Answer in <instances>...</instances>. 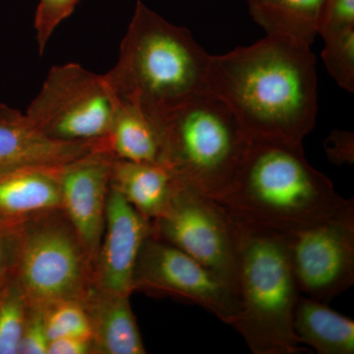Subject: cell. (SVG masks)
<instances>
[{
  "mask_svg": "<svg viewBox=\"0 0 354 354\" xmlns=\"http://www.w3.org/2000/svg\"><path fill=\"white\" fill-rule=\"evenodd\" d=\"M129 298L93 286L81 300L90 320L95 354L146 353Z\"/></svg>",
  "mask_w": 354,
  "mask_h": 354,
  "instance_id": "5bb4252c",
  "label": "cell"
},
{
  "mask_svg": "<svg viewBox=\"0 0 354 354\" xmlns=\"http://www.w3.org/2000/svg\"><path fill=\"white\" fill-rule=\"evenodd\" d=\"M28 304L12 274L0 283V354H18Z\"/></svg>",
  "mask_w": 354,
  "mask_h": 354,
  "instance_id": "ffe728a7",
  "label": "cell"
},
{
  "mask_svg": "<svg viewBox=\"0 0 354 354\" xmlns=\"http://www.w3.org/2000/svg\"><path fill=\"white\" fill-rule=\"evenodd\" d=\"M79 0H39L34 27L39 55H43L53 32L75 10Z\"/></svg>",
  "mask_w": 354,
  "mask_h": 354,
  "instance_id": "603a6c76",
  "label": "cell"
},
{
  "mask_svg": "<svg viewBox=\"0 0 354 354\" xmlns=\"http://www.w3.org/2000/svg\"><path fill=\"white\" fill-rule=\"evenodd\" d=\"M113 158L97 148L58 169L62 209L93 262L104 234Z\"/></svg>",
  "mask_w": 354,
  "mask_h": 354,
  "instance_id": "8fae6325",
  "label": "cell"
},
{
  "mask_svg": "<svg viewBox=\"0 0 354 354\" xmlns=\"http://www.w3.org/2000/svg\"><path fill=\"white\" fill-rule=\"evenodd\" d=\"M208 92L227 104L249 138L302 143L318 113L315 55L307 44L267 35L212 55Z\"/></svg>",
  "mask_w": 354,
  "mask_h": 354,
  "instance_id": "6da1fadb",
  "label": "cell"
},
{
  "mask_svg": "<svg viewBox=\"0 0 354 354\" xmlns=\"http://www.w3.org/2000/svg\"><path fill=\"white\" fill-rule=\"evenodd\" d=\"M21 223L0 221V283L12 274Z\"/></svg>",
  "mask_w": 354,
  "mask_h": 354,
  "instance_id": "484cf974",
  "label": "cell"
},
{
  "mask_svg": "<svg viewBox=\"0 0 354 354\" xmlns=\"http://www.w3.org/2000/svg\"><path fill=\"white\" fill-rule=\"evenodd\" d=\"M59 167L0 172V221L21 223L39 213L62 209Z\"/></svg>",
  "mask_w": 354,
  "mask_h": 354,
  "instance_id": "9a60e30c",
  "label": "cell"
},
{
  "mask_svg": "<svg viewBox=\"0 0 354 354\" xmlns=\"http://www.w3.org/2000/svg\"><path fill=\"white\" fill-rule=\"evenodd\" d=\"M151 234L152 221L142 216L111 186L104 234L94 261L95 288L115 295H131L140 249Z\"/></svg>",
  "mask_w": 354,
  "mask_h": 354,
  "instance_id": "7c38bea8",
  "label": "cell"
},
{
  "mask_svg": "<svg viewBox=\"0 0 354 354\" xmlns=\"http://www.w3.org/2000/svg\"><path fill=\"white\" fill-rule=\"evenodd\" d=\"M99 143H67L51 139L27 114L0 104V172L21 167H58L100 148Z\"/></svg>",
  "mask_w": 354,
  "mask_h": 354,
  "instance_id": "4fadbf2b",
  "label": "cell"
},
{
  "mask_svg": "<svg viewBox=\"0 0 354 354\" xmlns=\"http://www.w3.org/2000/svg\"><path fill=\"white\" fill-rule=\"evenodd\" d=\"M92 339L81 337H65L51 339L48 354H92Z\"/></svg>",
  "mask_w": 354,
  "mask_h": 354,
  "instance_id": "83f0119b",
  "label": "cell"
},
{
  "mask_svg": "<svg viewBox=\"0 0 354 354\" xmlns=\"http://www.w3.org/2000/svg\"><path fill=\"white\" fill-rule=\"evenodd\" d=\"M293 276L304 297L329 304L354 283V201L312 227L286 234Z\"/></svg>",
  "mask_w": 354,
  "mask_h": 354,
  "instance_id": "9c48e42d",
  "label": "cell"
},
{
  "mask_svg": "<svg viewBox=\"0 0 354 354\" xmlns=\"http://www.w3.org/2000/svg\"><path fill=\"white\" fill-rule=\"evenodd\" d=\"M48 339L65 337L92 339V329L85 307L80 300H65L44 309Z\"/></svg>",
  "mask_w": 354,
  "mask_h": 354,
  "instance_id": "7402d4cb",
  "label": "cell"
},
{
  "mask_svg": "<svg viewBox=\"0 0 354 354\" xmlns=\"http://www.w3.org/2000/svg\"><path fill=\"white\" fill-rule=\"evenodd\" d=\"M153 120L160 134V162L181 183L216 201L223 199L250 139L227 104L203 93Z\"/></svg>",
  "mask_w": 354,
  "mask_h": 354,
  "instance_id": "5b68a950",
  "label": "cell"
},
{
  "mask_svg": "<svg viewBox=\"0 0 354 354\" xmlns=\"http://www.w3.org/2000/svg\"><path fill=\"white\" fill-rule=\"evenodd\" d=\"M180 183L164 162H135L113 158L111 187L148 220H155L167 211Z\"/></svg>",
  "mask_w": 354,
  "mask_h": 354,
  "instance_id": "2e32d148",
  "label": "cell"
},
{
  "mask_svg": "<svg viewBox=\"0 0 354 354\" xmlns=\"http://www.w3.org/2000/svg\"><path fill=\"white\" fill-rule=\"evenodd\" d=\"M152 234L204 266L237 298L239 260L234 223L216 200L179 184L169 208L152 221Z\"/></svg>",
  "mask_w": 354,
  "mask_h": 354,
  "instance_id": "ba28073f",
  "label": "cell"
},
{
  "mask_svg": "<svg viewBox=\"0 0 354 354\" xmlns=\"http://www.w3.org/2000/svg\"><path fill=\"white\" fill-rule=\"evenodd\" d=\"M322 58L326 68L344 90L354 91V27L323 37Z\"/></svg>",
  "mask_w": 354,
  "mask_h": 354,
  "instance_id": "44dd1931",
  "label": "cell"
},
{
  "mask_svg": "<svg viewBox=\"0 0 354 354\" xmlns=\"http://www.w3.org/2000/svg\"><path fill=\"white\" fill-rule=\"evenodd\" d=\"M133 288L196 304L227 325L234 321L239 308L234 293L220 279L180 249L153 234L140 249Z\"/></svg>",
  "mask_w": 354,
  "mask_h": 354,
  "instance_id": "30bf717a",
  "label": "cell"
},
{
  "mask_svg": "<svg viewBox=\"0 0 354 354\" xmlns=\"http://www.w3.org/2000/svg\"><path fill=\"white\" fill-rule=\"evenodd\" d=\"M211 57L189 30L138 0L118 62L104 77L118 99L137 102L156 120L208 92Z\"/></svg>",
  "mask_w": 354,
  "mask_h": 354,
  "instance_id": "3957f363",
  "label": "cell"
},
{
  "mask_svg": "<svg viewBox=\"0 0 354 354\" xmlns=\"http://www.w3.org/2000/svg\"><path fill=\"white\" fill-rule=\"evenodd\" d=\"M102 147L116 160L160 162L162 148L157 123L139 104L118 97L111 128L102 140Z\"/></svg>",
  "mask_w": 354,
  "mask_h": 354,
  "instance_id": "e0dca14e",
  "label": "cell"
},
{
  "mask_svg": "<svg viewBox=\"0 0 354 354\" xmlns=\"http://www.w3.org/2000/svg\"><path fill=\"white\" fill-rule=\"evenodd\" d=\"M349 200L309 164L302 143L250 138L230 190L216 202L232 218L288 234L328 220Z\"/></svg>",
  "mask_w": 354,
  "mask_h": 354,
  "instance_id": "7a4b0ae2",
  "label": "cell"
},
{
  "mask_svg": "<svg viewBox=\"0 0 354 354\" xmlns=\"http://www.w3.org/2000/svg\"><path fill=\"white\" fill-rule=\"evenodd\" d=\"M48 344L50 339L44 323V309L28 304L18 354H48Z\"/></svg>",
  "mask_w": 354,
  "mask_h": 354,
  "instance_id": "cb8c5ba5",
  "label": "cell"
},
{
  "mask_svg": "<svg viewBox=\"0 0 354 354\" xmlns=\"http://www.w3.org/2000/svg\"><path fill=\"white\" fill-rule=\"evenodd\" d=\"M327 0H250L249 12L267 35L311 46L319 34Z\"/></svg>",
  "mask_w": 354,
  "mask_h": 354,
  "instance_id": "d6986e66",
  "label": "cell"
},
{
  "mask_svg": "<svg viewBox=\"0 0 354 354\" xmlns=\"http://www.w3.org/2000/svg\"><path fill=\"white\" fill-rule=\"evenodd\" d=\"M115 104L104 74L72 62L50 70L26 114L51 139L99 143L108 135Z\"/></svg>",
  "mask_w": 354,
  "mask_h": 354,
  "instance_id": "52a82bcc",
  "label": "cell"
},
{
  "mask_svg": "<svg viewBox=\"0 0 354 354\" xmlns=\"http://www.w3.org/2000/svg\"><path fill=\"white\" fill-rule=\"evenodd\" d=\"M12 276L27 304L43 309L81 301L94 286V262L62 209L23 221Z\"/></svg>",
  "mask_w": 354,
  "mask_h": 354,
  "instance_id": "8992f818",
  "label": "cell"
},
{
  "mask_svg": "<svg viewBox=\"0 0 354 354\" xmlns=\"http://www.w3.org/2000/svg\"><path fill=\"white\" fill-rule=\"evenodd\" d=\"M349 27H354V0H327L319 35L326 37Z\"/></svg>",
  "mask_w": 354,
  "mask_h": 354,
  "instance_id": "d4e9b609",
  "label": "cell"
},
{
  "mask_svg": "<svg viewBox=\"0 0 354 354\" xmlns=\"http://www.w3.org/2000/svg\"><path fill=\"white\" fill-rule=\"evenodd\" d=\"M248 1H250V0H248Z\"/></svg>",
  "mask_w": 354,
  "mask_h": 354,
  "instance_id": "f1b7e54d",
  "label": "cell"
},
{
  "mask_svg": "<svg viewBox=\"0 0 354 354\" xmlns=\"http://www.w3.org/2000/svg\"><path fill=\"white\" fill-rule=\"evenodd\" d=\"M230 218L239 260V308L230 326L254 354L304 353L293 327L301 293L291 269L286 234Z\"/></svg>",
  "mask_w": 354,
  "mask_h": 354,
  "instance_id": "277c9868",
  "label": "cell"
},
{
  "mask_svg": "<svg viewBox=\"0 0 354 354\" xmlns=\"http://www.w3.org/2000/svg\"><path fill=\"white\" fill-rule=\"evenodd\" d=\"M300 342L320 354H353L354 321L327 304L300 295L293 315Z\"/></svg>",
  "mask_w": 354,
  "mask_h": 354,
  "instance_id": "ac0fdd59",
  "label": "cell"
},
{
  "mask_svg": "<svg viewBox=\"0 0 354 354\" xmlns=\"http://www.w3.org/2000/svg\"><path fill=\"white\" fill-rule=\"evenodd\" d=\"M324 147L328 158L333 164H353V133L344 131V130H334L329 138L326 140Z\"/></svg>",
  "mask_w": 354,
  "mask_h": 354,
  "instance_id": "4316f807",
  "label": "cell"
}]
</instances>
